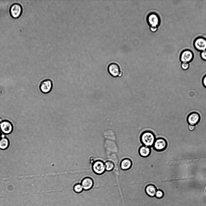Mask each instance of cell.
Listing matches in <instances>:
<instances>
[{"instance_id": "obj_1", "label": "cell", "mask_w": 206, "mask_h": 206, "mask_svg": "<svg viewBox=\"0 0 206 206\" xmlns=\"http://www.w3.org/2000/svg\"><path fill=\"white\" fill-rule=\"evenodd\" d=\"M146 20L150 30L153 32H156L160 23L159 15L155 12H151L147 15Z\"/></svg>"}, {"instance_id": "obj_2", "label": "cell", "mask_w": 206, "mask_h": 206, "mask_svg": "<svg viewBox=\"0 0 206 206\" xmlns=\"http://www.w3.org/2000/svg\"><path fill=\"white\" fill-rule=\"evenodd\" d=\"M154 133L150 131L143 132L140 136V140L143 145L150 147H153L156 140Z\"/></svg>"}, {"instance_id": "obj_3", "label": "cell", "mask_w": 206, "mask_h": 206, "mask_svg": "<svg viewBox=\"0 0 206 206\" xmlns=\"http://www.w3.org/2000/svg\"><path fill=\"white\" fill-rule=\"evenodd\" d=\"M107 69L109 74L113 77H121L122 75V73L120 68L116 63H110L108 66Z\"/></svg>"}, {"instance_id": "obj_4", "label": "cell", "mask_w": 206, "mask_h": 206, "mask_svg": "<svg viewBox=\"0 0 206 206\" xmlns=\"http://www.w3.org/2000/svg\"><path fill=\"white\" fill-rule=\"evenodd\" d=\"M9 12L12 18L15 19L18 18L22 13V7L19 3H14L10 6Z\"/></svg>"}, {"instance_id": "obj_5", "label": "cell", "mask_w": 206, "mask_h": 206, "mask_svg": "<svg viewBox=\"0 0 206 206\" xmlns=\"http://www.w3.org/2000/svg\"><path fill=\"white\" fill-rule=\"evenodd\" d=\"M193 46L198 51L201 52L206 50V38L201 36L196 37L194 41Z\"/></svg>"}, {"instance_id": "obj_6", "label": "cell", "mask_w": 206, "mask_h": 206, "mask_svg": "<svg viewBox=\"0 0 206 206\" xmlns=\"http://www.w3.org/2000/svg\"><path fill=\"white\" fill-rule=\"evenodd\" d=\"M92 169L94 173L97 175H101L106 171L105 163L98 160L94 161L92 165Z\"/></svg>"}, {"instance_id": "obj_7", "label": "cell", "mask_w": 206, "mask_h": 206, "mask_svg": "<svg viewBox=\"0 0 206 206\" xmlns=\"http://www.w3.org/2000/svg\"><path fill=\"white\" fill-rule=\"evenodd\" d=\"M167 146V142L165 139L159 138L156 139L153 147L156 151L160 152L165 150Z\"/></svg>"}, {"instance_id": "obj_8", "label": "cell", "mask_w": 206, "mask_h": 206, "mask_svg": "<svg viewBox=\"0 0 206 206\" xmlns=\"http://www.w3.org/2000/svg\"><path fill=\"white\" fill-rule=\"evenodd\" d=\"M194 58L193 52L189 49L183 50L180 55V60L182 62L189 63L192 62Z\"/></svg>"}, {"instance_id": "obj_9", "label": "cell", "mask_w": 206, "mask_h": 206, "mask_svg": "<svg viewBox=\"0 0 206 206\" xmlns=\"http://www.w3.org/2000/svg\"><path fill=\"white\" fill-rule=\"evenodd\" d=\"M53 87V82L50 79L43 80L41 82L39 86L40 90L44 93H47L50 92L52 90Z\"/></svg>"}, {"instance_id": "obj_10", "label": "cell", "mask_w": 206, "mask_h": 206, "mask_svg": "<svg viewBox=\"0 0 206 206\" xmlns=\"http://www.w3.org/2000/svg\"><path fill=\"white\" fill-rule=\"evenodd\" d=\"M0 129L2 133L5 135L10 134L13 130L12 123L9 121L3 120L0 124Z\"/></svg>"}, {"instance_id": "obj_11", "label": "cell", "mask_w": 206, "mask_h": 206, "mask_svg": "<svg viewBox=\"0 0 206 206\" xmlns=\"http://www.w3.org/2000/svg\"><path fill=\"white\" fill-rule=\"evenodd\" d=\"M200 120V114L196 112L190 113L188 115L187 120L188 123L192 125H195L199 122Z\"/></svg>"}, {"instance_id": "obj_12", "label": "cell", "mask_w": 206, "mask_h": 206, "mask_svg": "<svg viewBox=\"0 0 206 206\" xmlns=\"http://www.w3.org/2000/svg\"><path fill=\"white\" fill-rule=\"evenodd\" d=\"M81 184L83 189L85 190H89L93 187L94 182L91 178L89 177H86L82 179Z\"/></svg>"}, {"instance_id": "obj_13", "label": "cell", "mask_w": 206, "mask_h": 206, "mask_svg": "<svg viewBox=\"0 0 206 206\" xmlns=\"http://www.w3.org/2000/svg\"><path fill=\"white\" fill-rule=\"evenodd\" d=\"M138 153L142 157H147L150 155L151 153V150L150 147L142 145L139 148Z\"/></svg>"}, {"instance_id": "obj_14", "label": "cell", "mask_w": 206, "mask_h": 206, "mask_svg": "<svg viewBox=\"0 0 206 206\" xmlns=\"http://www.w3.org/2000/svg\"><path fill=\"white\" fill-rule=\"evenodd\" d=\"M132 162L129 158H125L122 160L120 163V167L121 170H129L131 167Z\"/></svg>"}, {"instance_id": "obj_15", "label": "cell", "mask_w": 206, "mask_h": 206, "mask_svg": "<svg viewBox=\"0 0 206 206\" xmlns=\"http://www.w3.org/2000/svg\"><path fill=\"white\" fill-rule=\"evenodd\" d=\"M157 190L155 186L153 184L148 185L145 188V192L146 194L148 196L151 197L155 196Z\"/></svg>"}, {"instance_id": "obj_16", "label": "cell", "mask_w": 206, "mask_h": 206, "mask_svg": "<svg viewBox=\"0 0 206 206\" xmlns=\"http://www.w3.org/2000/svg\"><path fill=\"white\" fill-rule=\"evenodd\" d=\"M9 145V141L8 139L5 137L4 136H2L0 139V149L5 150L7 149Z\"/></svg>"}, {"instance_id": "obj_17", "label": "cell", "mask_w": 206, "mask_h": 206, "mask_svg": "<svg viewBox=\"0 0 206 206\" xmlns=\"http://www.w3.org/2000/svg\"><path fill=\"white\" fill-rule=\"evenodd\" d=\"M105 170L107 171H110L114 169V163L110 160H107L105 162Z\"/></svg>"}, {"instance_id": "obj_18", "label": "cell", "mask_w": 206, "mask_h": 206, "mask_svg": "<svg viewBox=\"0 0 206 206\" xmlns=\"http://www.w3.org/2000/svg\"><path fill=\"white\" fill-rule=\"evenodd\" d=\"M83 190L81 184H76L73 187V190L76 193H80Z\"/></svg>"}, {"instance_id": "obj_19", "label": "cell", "mask_w": 206, "mask_h": 206, "mask_svg": "<svg viewBox=\"0 0 206 206\" xmlns=\"http://www.w3.org/2000/svg\"><path fill=\"white\" fill-rule=\"evenodd\" d=\"M163 192L160 189L157 190L155 195V196L158 199L162 198L164 196Z\"/></svg>"}, {"instance_id": "obj_20", "label": "cell", "mask_w": 206, "mask_h": 206, "mask_svg": "<svg viewBox=\"0 0 206 206\" xmlns=\"http://www.w3.org/2000/svg\"><path fill=\"white\" fill-rule=\"evenodd\" d=\"M182 68L184 70H186L189 68L190 65L189 63L186 62H182L181 64Z\"/></svg>"}, {"instance_id": "obj_21", "label": "cell", "mask_w": 206, "mask_h": 206, "mask_svg": "<svg viewBox=\"0 0 206 206\" xmlns=\"http://www.w3.org/2000/svg\"><path fill=\"white\" fill-rule=\"evenodd\" d=\"M200 55L203 60L206 61V50L201 52Z\"/></svg>"}, {"instance_id": "obj_22", "label": "cell", "mask_w": 206, "mask_h": 206, "mask_svg": "<svg viewBox=\"0 0 206 206\" xmlns=\"http://www.w3.org/2000/svg\"><path fill=\"white\" fill-rule=\"evenodd\" d=\"M202 83L204 87L206 88V75H205L202 78Z\"/></svg>"}, {"instance_id": "obj_23", "label": "cell", "mask_w": 206, "mask_h": 206, "mask_svg": "<svg viewBox=\"0 0 206 206\" xmlns=\"http://www.w3.org/2000/svg\"><path fill=\"white\" fill-rule=\"evenodd\" d=\"M195 125L189 124L188 126L189 130L190 131H193L195 128Z\"/></svg>"}, {"instance_id": "obj_24", "label": "cell", "mask_w": 206, "mask_h": 206, "mask_svg": "<svg viewBox=\"0 0 206 206\" xmlns=\"http://www.w3.org/2000/svg\"><path fill=\"white\" fill-rule=\"evenodd\" d=\"M3 119L2 117L0 116V124L2 122Z\"/></svg>"}, {"instance_id": "obj_25", "label": "cell", "mask_w": 206, "mask_h": 206, "mask_svg": "<svg viewBox=\"0 0 206 206\" xmlns=\"http://www.w3.org/2000/svg\"><path fill=\"white\" fill-rule=\"evenodd\" d=\"M2 133H1V132H0V139L1 138H2Z\"/></svg>"}]
</instances>
